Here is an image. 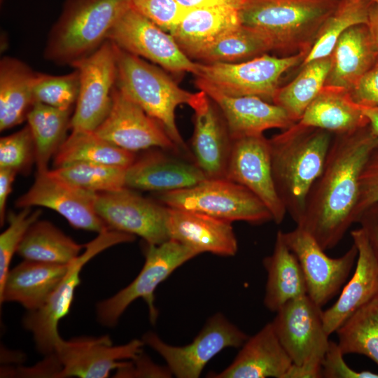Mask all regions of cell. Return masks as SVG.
I'll use <instances>...</instances> for the list:
<instances>
[{
  "label": "cell",
  "instance_id": "obj_1",
  "mask_svg": "<svg viewBox=\"0 0 378 378\" xmlns=\"http://www.w3.org/2000/svg\"><path fill=\"white\" fill-rule=\"evenodd\" d=\"M378 137L370 125L334 134L327 158L297 224L324 250L335 247L356 223L360 176Z\"/></svg>",
  "mask_w": 378,
  "mask_h": 378
},
{
  "label": "cell",
  "instance_id": "obj_2",
  "mask_svg": "<svg viewBox=\"0 0 378 378\" xmlns=\"http://www.w3.org/2000/svg\"><path fill=\"white\" fill-rule=\"evenodd\" d=\"M334 134L296 122L269 139L273 179L287 213L296 224L321 174Z\"/></svg>",
  "mask_w": 378,
  "mask_h": 378
},
{
  "label": "cell",
  "instance_id": "obj_3",
  "mask_svg": "<svg viewBox=\"0 0 378 378\" xmlns=\"http://www.w3.org/2000/svg\"><path fill=\"white\" fill-rule=\"evenodd\" d=\"M340 0H246L242 24L263 34L272 50L288 55L310 50L317 34Z\"/></svg>",
  "mask_w": 378,
  "mask_h": 378
},
{
  "label": "cell",
  "instance_id": "obj_4",
  "mask_svg": "<svg viewBox=\"0 0 378 378\" xmlns=\"http://www.w3.org/2000/svg\"><path fill=\"white\" fill-rule=\"evenodd\" d=\"M115 47V86L163 127L181 153L188 154L192 158L176 123L175 111L181 104L190 106L197 92L181 88L160 68Z\"/></svg>",
  "mask_w": 378,
  "mask_h": 378
},
{
  "label": "cell",
  "instance_id": "obj_5",
  "mask_svg": "<svg viewBox=\"0 0 378 378\" xmlns=\"http://www.w3.org/2000/svg\"><path fill=\"white\" fill-rule=\"evenodd\" d=\"M129 8V0H67L49 34L45 58L71 66L89 56Z\"/></svg>",
  "mask_w": 378,
  "mask_h": 378
},
{
  "label": "cell",
  "instance_id": "obj_6",
  "mask_svg": "<svg viewBox=\"0 0 378 378\" xmlns=\"http://www.w3.org/2000/svg\"><path fill=\"white\" fill-rule=\"evenodd\" d=\"M159 202L223 220L262 224L272 220L266 206L244 186L226 178H206L178 190L155 193Z\"/></svg>",
  "mask_w": 378,
  "mask_h": 378
},
{
  "label": "cell",
  "instance_id": "obj_7",
  "mask_svg": "<svg viewBox=\"0 0 378 378\" xmlns=\"http://www.w3.org/2000/svg\"><path fill=\"white\" fill-rule=\"evenodd\" d=\"M135 236L112 230L98 234L85 244V250L70 264L69 270L45 304L30 311L23 318L24 328L31 332L37 350L45 356L55 353L62 340L59 321L70 312L76 288L80 284L83 267L94 256L115 245L132 242Z\"/></svg>",
  "mask_w": 378,
  "mask_h": 378
},
{
  "label": "cell",
  "instance_id": "obj_8",
  "mask_svg": "<svg viewBox=\"0 0 378 378\" xmlns=\"http://www.w3.org/2000/svg\"><path fill=\"white\" fill-rule=\"evenodd\" d=\"M197 255L192 248L172 239L160 244L146 243L145 262L136 277L112 297L97 303L98 321L106 327L115 326L129 305L141 298L147 304L150 321L155 324L158 316L154 294L157 287L175 270Z\"/></svg>",
  "mask_w": 378,
  "mask_h": 378
},
{
  "label": "cell",
  "instance_id": "obj_9",
  "mask_svg": "<svg viewBox=\"0 0 378 378\" xmlns=\"http://www.w3.org/2000/svg\"><path fill=\"white\" fill-rule=\"evenodd\" d=\"M307 56L299 52L284 57L267 53L236 63L198 62L196 79L232 97L255 96L273 103L282 75Z\"/></svg>",
  "mask_w": 378,
  "mask_h": 378
},
{
  "label": "cell",
  "instance_id": "obj_10",
  "mask_svg": "<svg viewBox=\"0 0 378 378\" xmlns=\"http://www.w3.org/2000/svg\"><path fill=\"white\" fill-rule=\"evenodd\" d=\"M248 337L218 313L206 321L192 342L186 346L168 344L153 332H146L142 340L163 358L176 377L197 378L213 357L225 348L241 347Z\"/></svg>",
  "mask_w": 378,
  "mask_h": 378
},
{
  "label": "cell",
  "instance_id": "obj_11",
  "mask_svg": "<svg viewBox=\"0 0 378 378\" xmlns=\"http://www.w3.org/2000/svg\"><path fill=\"white\" fill-rule=\"evenodd\" d=\"M107 40L175 74L197 71L198 62L188 57L174 37L130 8L110 30Z\"/></svg>",
  "mask_w": 378,
  "mask_h": 378
},
{
  "label": "cell",
  "instance_id": "obj_12",
  "mask_svg": "<svg viewBox=\"0 0 378 378\" xmlns=\"http://www.w3.org/2000/svg\"><path fill=\"white\" fill-rule=\"evenodd\" d=\"M71 66L79 72L80 88L70 129L94 131L112 105L117 77L115 45L106 40L93 53Z\"/></svg>",
  "mask_w": 378,
  "mask_h": 378
},
{
  "label": "cell",
  "instance_id": "obj_13",
  "mask_svg": "<svg viewBox=\"0 0 378 378\" xmlns=\"http://www.w3.org/2000/svg\"><path fill=\"white\" fill-rule=\"evenodd\" d=\"M283 237L300 264L307 295L322 307L341 290L356 265V245L353 243L342 255L331 258L312 235L299 226L283 232Z\"/></svg>",
  "mask_w": 378,
  "mask_h": 378
},
{
  "label": "cell",
  "instance_id": "obj_14",
  "mask_svg": "<svg viewBox=\"0 0 378 378\" xmlns=\"http://www.w3.org/2000/svg\"><path fill=\"white\" fill-rule=\"evenodd\" d=\"M94 206L108 230L139 236L150 244L169 239L166 225L167 206L134 190L123 188L97 193Z\"/></svg>",
  "mask_w": 378,
  "mask_h": 378
},
{
  "label": "cell",
  "instance_id": "obj_15",
  "mask_svg": "<svg viewBox=\"0 0 378 378\" xmlns=\"http://www.w3.org/2000/svg\"><path fill=\"white\" fill-rule=\"evenodd\" d=\"M96 195L48 169L36 172L33 184L17 199L15 206L46 207L62 215L73 227L99 234L108 228L96 211Z\"/></svg>",
  "mask_w": 378,
  "mask_h": 378
},
{
  "label": "cell",
  "instance_id": "obj_16",
  "mask_svg": "<svg viewBox=\"0 0 378 378\" xmlns=\"http://www.w3.org/2000/svg\"><path fill=\"white\" fill-rule=\"evenodd\" d=\"M323 312L307 294L288 301L276 312L272 323L293 363L323 361L330 342Z\"/></svg>",
  "mask_w": 378,
  "mask_h": 378
},
{
  "label": "cell",
  "instance_id": "obj_17",
  "mask_svg": "<svg viewBox=\"0 0 378 378\" xmlns=\"http://www.w3.org/2000/svg\"><path fill=\"white\" fill-rule=\"evenodd\" d=\"M110 143L130 152L160 148L181 153L163 127L115 85L111 110L94 131Z\"/></svg>",
  "mask_w": 378,
  "mask_h": 378
},
{
  "label": "cell",
  "instance_id": "obj_18",
  "mask_svg": "<svg viewBox=\"0 0 378 378\" xmlns=\"http://www.w3.org/2000/svg\"><path fill=\"white\" fill-rule=\"evenodd\" d=\"M225 178L253 193L280 224L287 213L276 192L272 170L269 139L263 134L232 140Z\"/></svg>",
  "mask_w": 378,
  "mask_h": 378
},
{
  "label": "cell",
  "instance_id": "obj_19",
  "mask_svg": "<svg viewBox=\"0 0 378 378\" xmlns=\"http://www.w3.org/2000/svg\"><path fill=\"white\" fill-rule=\"evenodd\" d=\"M143 340L113 346L110 337H77L57 344L55 354L60 365L58 377L106 378L142 352Z\"/></svg>",
  "mask_w": 378,
  "mask_h": 378
},
{
  "label": "cell",
  "instance_id": "obj_20",
  "mask_svg": "<svg viewBox=\"0 0 378 378\" xmlns=\"http://www.w3.org/2000/svg\"><path fill=\"white\" fill-rule=\"evenodd\" d=\"M194 111L191 155L207 178H225L232 139L216 103L200 90L190 106Z\"/></svg>",
  "mask_w": 378,
  "mask_h": 378
},
{
  "label": "cell",
  "instance_id": "obj_21",
  "mask_svg": "<svg viewBox=\"0 0 378 378\" xmlns=\"http://www.w3.org/2000/svg\"><path fill=\"white\" fill-rule=\"evenodd\" d=\"M195 84L219 108L232 140L270 129L284 130L295 123L281 106L260 97L229 96L197 79Z\"/></svg>",
  "mask_w": 378,
  "mask_h": 378
},
{
  "label": "cell",
  "instance_id": "obj_22",
  "mask_svg": "<svg viewBox=\"0 0 378 378\" xmlns=\"http://www.w3.org/2000/svg\"><path fill=\"white\" fill-rule=\"evenodd\" d=\"M166 225L169 239L176 240L198 254L208 252L233 256L238 249L231 222L167 206Z\"/></svg>",
  "mask_w": 378,
  "mask_h": 378
},
{
  "label": "cell",
  "instance_id": "obj_23",
  "mask_svg": "<svg viewBox=\"0 0 378 378\" xmlns=\"http://www.w3.org/2000/svg\"><path fill=\"white\" fill-rule=\"evenodd\" d=\"M351 237L358 250L354 272L335 302L323 312L324 328L328 335L378 295V264L365 233L359 227L351 232Z\"/></svg>",
  "mask_w": 378,
  "mask_h": 378
},
{
  "label": "cell",
  "instance_id": "obj_24",
  "mask_svg": "<svg viewBox=\"0 0 378 378\" xmlns=\"http://www.w3.org/2000/svg\"><path fill=\"white\" fill-rule=\"evenodd\" d=\"M206 176L194 163L162 151H150L126 168L125 188L155 193L192 187Z\"/></svg>",
  "mask_w": 378,
  "mask_h": 378
},
{
  "label": "cell",
  "instance_id": "obj_25",
  "mask_svg": "<svg viewBox=\"0 0 378 378\" xmlns=\"http://www.w3.org/2000/svg\"><path fill=\"white\" fill-rule=\"evenodd\" d=\"M232 363L215 378H284L293 363L272 322L248 337Z\"/></svg>",
  "mask_w": 378,
  "mask_h": 378
},
{
  "label": "cell",
  "instance_id": "obj_26",
  "mask_svg": "<svg viewBox=\"0 0 378 378\" xmlns=\"http://www.w3.org/2000/svg\"><path fill=\"white\" fill-rule=\"evenodd\" d=\"M239 8L237 5L219 4L188 10L170 34L194 60L201 51L241 24Z\"/></svg>",
  "mask_w": 378,
  "mask_h": 378
},
{
  "label": "cell",
  "instance_id": "obj_27",
  "mask_svg": "<svg viewBox=\"0 0 378 378\" xmlns=\"http://www.w3.org/2000/svg\"><path fill=\"white\" fill-rule=\"evenodd\" d=\"M70 264L24 260L10 269L0 288L1 303L16 302L29 312L39 309L63 279Z\"/></svg>",
  "mask_w": 378,
  "mask_h": 378
},
{
  "label": "cell",
  "instance_id": "obj_28",
  "mask_svg": "<svg viewBox=\"0 0 378 378\" xmlns=\"http://www.w3.org/2000/svg\"><path fill=\"white\" fill-rule=\"evenodd\" d=\"M330 58L325 85L350 92L378 59V50L368 25L360 24L349 28L338 39Z\"/></svg>",
  "mask_w": 378,
  "mask_h": 378
},
{
  "label": "cell",
  "instance_id": "obj_29",
  "mask_svg": "<svg viewBox=\"0 0 378 378\" xmlns=\"http://www.w3.org/2000/svg\"><path fill=\"white\" fill-rule=\"evenodd\" d=\"M298 122L333 134L351 132L369 124L349 91L328 85L308 106Z\"/></svg>",
  "mask_w": 378,
  "mask_h": 378
},
{
  "label": "cell",
  "instance_id": "obj_30",
  "mask_svg": "<svg viewBox=\"0 0 378 378\" xmlns=\"http://www.w3.org/2000/svg\"><path fill=\"white\" fill-rule=\"evenodd\" d=\"M267 272L264 304L276 312L288 301L307 295V285L300 264L284 241L283 232L276 233L273 251L263 259Z\"/></svg>",
  "mask_w": 378,
  "mask_h": 378
},
{
  "label": "cell",
  "instance_id": "obj_31",
  "mask_svg": "<svg viewBox=\"0 0 378 378\" xmlns=\"http://www.w3.org/2000/svg\"><path fill=\"white\" fill-rule=\"evenodd\" d=\"M36 72L22 61L4 57L0 61V130L27 120L34 104L33 87Z\"/></svg>",
  "mask_w": 378,
  "mask_h": 378
},
{
  "label": "cell",
  "instance_id": "obj_32",
  "mask_svg": "<svg viewBox=\"0 0 378 378\" xmlns=\"http://www.w3.org/2000/svg\"><path fill=\"white\" fill-rule=\"evenodd\" d=\"M80 245L48 220H36L27 230L17 251L24 260L69 265L80 254Z\"/></svg>",
  "mask_w": 378,
  "mask_h": 378
},
{
  "label": "cell",
  "instance_id": "obj_33",
  "mask_svg": "<svg viewBox=\"0 0 378 378\" xmlns=\"http://www.w3.org/2000/svg\"><path fill=\"white\" fill-rule=\"evenodd\" d=\"M136 159L127 151L98 136L94 131L71 130L56 154L54 168L75 162H93L129 167Z\"/></svg>",
  "mask_w": 378,
  "mask_h": 378
},
{
  "label": "cell",
  "instance_id": "obj_34",
  "mask_svg": "<svg viewBox=\"0 0 378 378\" xmlns=\"http://www.w3.org/2000/svg\"><path fill=\"white\" fill-rule=\"evenodd\" d=\"M72 109H61L35 102L27 121L35 146L37 172L48 170V163L66 139Z\"/></svg>",
  "mask_w": 378,
  "mask_h": 378
},
{
  "label": "cell",
  "instance_id": "obj_35",
  "mask_svg": "<svg viewBox=\"0 0 378 378\" xmlns=\"http://www.w3.org/2000/svg\"><path fill=\"white\" fill-rule=\"evenodd\" d=\"M330 66V55L301 65L295 78L278 88L273 103L284 108L294 122H298L325 86Z\"/></svg>",
  "mask_w": 378,
  "mask_h": 378
},
{
  "label": "cell",
  "instance_id": "obj_36",
  "mask_svg": "<svg viewBox=\"0 0 378 378\" xmlns=\"http://www.w3.org/2000/svg\"><path fill=\"white\" fill-rule=\"evenodd\" d=\"M335 332L344 355H364L378 365V295L356 310Z\"/></svg>",
  "mask_w": 378,
  "mask_h": 378
},
{
  "label": "cell",
  "instance_id": "obj_37",
  "mask_svg": "<svg viewBox=\"0 0 378 378\" xmlns=\"http://www.w3.org/2000/svg\"><path fill=\"white\" fill-rule=\"evenodd\" d=\"M272 51L270 40L259 31L241 24L201 51L200 63H236Z\"/></svg>",
  "mask_w": 378,
  "mask_h": 378
},
{
  "label": "cell",
  "instance_id": "obj_38",
  "mask_svg": "<svg viewBox=\"0 0 378 378\" xmlns=\"http://www.w3.org/2000/svg\"><path fill=\"white\" fill-rule=\"evenodd\" d=\"M372 3L367 0H340L321 27L300 65L330 56L338 39L349 28L360 24H368Z\"/></svg>",
  "mask_w": 378,
  "mask_h": 378
},
{
  "label": "cell",
  "instance_id": "obj_39",
  "mask_svg": "<svg viewBox=\"0 0 378 378\" xmlns=\"http://www.w3.org/2000/svg\"><path fill=\"white\" fill-rule=\"evenodd\" d=\"M125 170L118 166L82 162L51 169L66 181L95 193L125 188Z\"/></svg>",
  "mask_w": 378,
  "mask_h": 378
},
{
  "label": "cell",
  "instance_id": "obj_40",
  "mask_svg": "<svg viewBox=\"0 0 378 378\" xmlns=\"http://www.w3.org/2000/svg\"><path fill=\"white\" fill-rule=\"evenodd\" d=\"M80 88L77 69L62 76L36 73L33 92L36 102L61 109H72Z\"/></svg>",
  "mask_w": 378,
  "mask_h": 378
},
{
  "label": "cell",
  "instance_id": "obj_41",
  "mask_svg": "<svg viewBox=\"0 0 378 378\" xmlns=\"http://www.w3.org/2000/svg\"><path fill=\"white\" fill-rule=\"evenodd\" d=\"M41 209L31 211V207L22 208L18 214L10 213L8 226L0 235V288L10 270L13 255L29 227L38 220Z\"/></svg>",
  "mask_w": 378,
  "mask_h": 378
},
{
  "label": "cell",
  "instance_id": "obj_42",
  "mask_svg": "<svg viewBox=\"0 0 378 378\" xmlns=\"http://www.w3.org/2000/svg\"><path fill=\"white\" fill-rule=\"evenodd\" d=\"M35 162V146L28 125L0 139V168L28 173Z\"/></svg>",
  "mask_w": 378,
  "mask_h": 378
},
{
  "label": "cell",
  "instance_id": "obj_43",
  "mask_svg": "<svg viewBox=\"0 0 378 378\" xmlns=\"http://www.w3.org/2000/svg\"><path fill=\"white\" fill-rule=\"evenodd\" d=\"M129 4L130 8L169 34L187 11L176 0H129Z\"/></svg>",
  "mask_w": 378,
  "mask_h": 378
},
{
  "label": "cell",
  "instance_id": "obj_44",
  "mask_svg": "<svg viewBox=\"0 0 378 378\" xmlns=\"http://www.w3.org/2000/svg\"><path fill=\"white\" fill-rule=\"evenodd\" d=\"M378 202V146L370 154L360 176L356 223L362 213Z\"/></svg>",
  "mask_w": 378,
  "mask_h": 378
},
{
  "label": "cell",
  "instance_id": "obj_45",
  "mask_svg": "<svg viewBox=\"0 0 378 378\" xmlns=\"http://www.w3.org/2000/svg\"><path fill=\"white\" fill-rule=\"evenodd\" d=\"M344 355L337 342L330 340L322 361V377L325 378H378V374L370 371L358 372L350 368L344 360Z\"/></svg>",
  "mask_w": 378,
  "mask_h": 378
},
{
  "label": "cell",
  "instance_id": "obj_46",
  "mask_svg": "<svg viewBox=\"0 0 378 378\" xmlns=\"http://www.w3.org/2000/svg\"><path fill=\"white\" fill-rule=\"evenodd\" d=\"M141 352L132 360H125L122 365L115 370V377H170L172 374L167 366L154 363L147 356Z\"/></svg>",
  "mask_w": 378,
  "mask_h": 378
},
{
  "label": "cell",
  "instance_id": "obj_47",
  "mask_svg": "<svg viewBox=\"0 0 378 378\" xmlns=\"http://www.w3.org/2000/svg\"><path fill=\"white\" fill-rule=\"evenodd\" d=\"M359 105L378 106V59L350 91Z\"/></svg>",
  "mask_w": 378,
  "mask_h": 378
},
{
  "label": "cell",
  "instance_id": "obj_48",
  "mask_svg": "<svg viewBox=\"0 0 378 378\" xmlns=\"http://www.w3.org/2000/svg\"><path fill=\"white\" fill-rule=\"evenodd\" d=\"M358 223L364 231L378 264V202L366 209Z\"/></svg>",
  "mask_w": 378,
  "mask_h": 378
},
{
  "label": "cell",
  "instance_id": "obj_49",
  "mask_svg": "<svg viewBox=\"0 0 378 378\" xmlns=\"http://www.w3.org/2000/svg\"><path fill=\"white\" fill-rule=\"evenodd\" d=\"M322 361L312 360L300 365L292 363L284 378H320Z\"/></svg>",
  "mask_w": 378,
  "mask_h": 378
},
{
  "label": "cell",
  "instance_id": "obj_50",
  "mask_svg": "<svg viewBox=\"0 0 378 378\" xmlns=\"http://www.w3.org/2000/svg\"><path fill=\"white\" fill-rule=\"evenodd\" d=\"M18 172L9 168H0V224L5 222L7 200L12 190L13 183Z\"/></svg>",
  "mask_w": 378,
  "mask_h": 378
},
{
  "label": "cell",
  "instance_id": "obj_51",
  "mask_svg": "<svg viewBox=\"0 0 378 378\" xmlns=\"http://www.w3.org/2000/svg\"><path fill=\"white\" fill-rule=\"evenodd\" d=\"M246 0H176V1L186 10L219 4H234L241 7Z\"/></svg>",
  "mask_w": 378,
  "mask_h": 378
},
{
  "label": "cell",
  "instance_id": "obj_52",
  "mask_svg": "<svg viewBox=\"0 0 378 378\" xmlns=\"http://www.w3.org/2000/svg\"><path fill=\"white\" fill-rule=\"evenodd\" d=\"M368 25L378 50V5L374 3L372 4L370 8Z\"/></svg>",
  "mask_w": 378,
  "mask_h": 378
},
{
  "label": "cell",
  "instance_id": "obj_53",
  "mask_svg": "<svg viewBox=\"0 0 378 378\" xmlns=\"http://www.w3.org/2000/svg\"><path fill=\"white\" fill-rule=\"evenodd\" d=\"M360 108L367 118L369 125L378 137V106L360 105Z\"/></svg>",
  "mask_w": 378,
  "mask_h": 378
},
{
  "label": "cell",
  "instance_id": "obj_54",
  "mask_svg": "<svg viewBox=\"0 0 378 378\" xmlns=\"http://www.w3.org/2000/svg\"><path fill=\"white\" fill-rule=\"evenodd\" d=\"M367 1H372V2H373V3H374V4H376L378 5V0H367Z\"/></svg>",
  "mask_w": 378,
  "mask_h": 378
},
{
  "label": "cell",
  "instance_id": "obj_55",
  "mask_svg": "<svg viewBox=\"0 0 378 378\" xmlns=\"http://www.w3.org/2000/svg\"><path fill=\"white\" fill-rule=\"evenodd\" d=\"M1 1H2V0H1Z\"/></svg>",
  "mask_w": 378,
  "mask_h": 378
}]
</instances>
